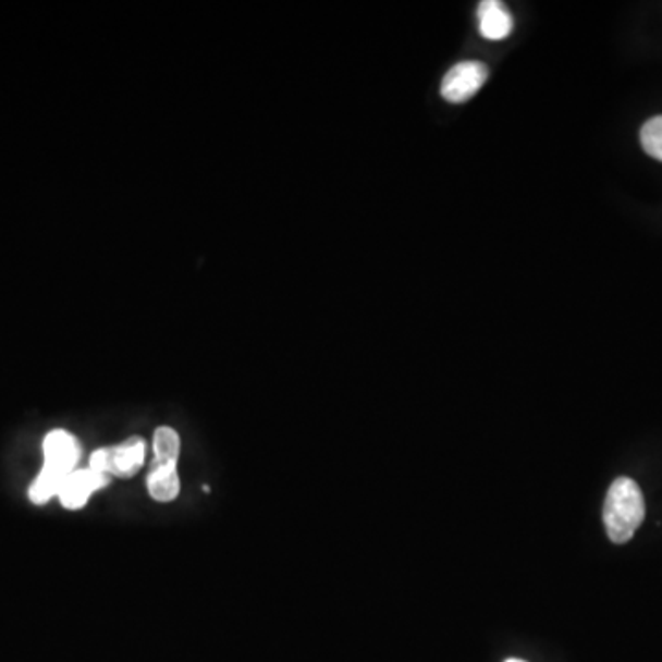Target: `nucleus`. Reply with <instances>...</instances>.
Segmentation results:
<instances>
[{"instance_id": "nucleus-6", "label": "nucleus", "mask_w": 662, "mask_h": 662, "mask_svg": "<svg viewBox=\"0 0 662 662\" xmlns=\"http://www.w3.org/2000/svg\"><path fill=\"white\" fill-rule=\"evenodd\" d=\"M480 34L490 41H501L514 30V19L510 15L504 4L497 0H486L480 2L479 10Z\"/></svg>"}, {"instance_id": "nucleus-3", "label": "nucleus", "mask_w": 662, "mask_h": 662, "mask_svg": "<svg viewBox=\"0 0 662 662\" xmlns=\"http://www.w3.org/2000/svg\"><path fill=\"white\" fill-rule=\"evenodd\" d=\"M146 442L140 437H133L114 448H103L90 456V469L98 474L117 475L120 479H130L144 466Z\"/></svg>"}, {"instance_id": "nucleus-7", "label": "nucleus", "mask_w": 662, "mask_h": 662, "mask_svg": "<svg viewBox=\"0 0 662 662\" xmlns=\"http://www.w3.org/2000/svg\"><path fill=\"white\" fill-rule=\"evenodd\" d=\"M154 466L162 469H177L181 438L172 427H159L154 438Z\"/></svg>"}, {"instance_id": "nucleus-5", "label": "nucleus", "mask_w": 662, "mask_h": 662, "mask_svg": "<svg viewBox=\"0 0 662 662\" xmlns=\"http://www.w3.org/2000/svg\"><path fill=\"white\" fill-rule=\"evenodd\" d=\"M109 480H111L109 475L98 474L90 467L89 469H76L66 477L58 497L65 508L79 510L89 503L90 495L95 491L106 488Z\"/></svg>"}, {"instance_id": "nucleus-8", "label": "nucleus", "mask_w": 662, "mask_h": 662, "mask_svg": "<svg viewBox=\"0 0 662 662\" xmlns=\"http://www.w3.org/2000/svg\"><path fill=\"white\" fill-rule=\"evenodd\" d=\"M149 495L154 497L159 503H170L175 501L181 491V480H179L177 469H162V467H151L148 475Z\"/></svg>"}, {"instance_id": "nucleus-9", "label": "nucleus", "mask_w": 662, "mask_h": 662, "mask_svg": "<svg viewBox=\"0 0 662 662\" xmlns=\"http://www.w3.org/2000/svg\"><path fill=\"white\" fill-rule=\"evenodd\" d=\"M640 144L646 154L662 162V114L648 120L640 130Z\"/></svg>"}, {"instance_id": "nucleus-10", "label": "nucleus", "mask_w": 662, "mask_h": 662, "mask_svg": "<svg viewBox=\"0 0 662 662\" xmlns=\"http://www.w3.org/2000/svg\"><path fill=\"white\" fill-rule=\"evenodd\" d=\"M504 662H527V661H520V659H506V661Z\"/></svg>"}, {"instance_id": "nucleus-1", "label": "nucleus", "mask_w": 662, "mask_h": 662, "mask_svg": "<svg viewBox=\"0 0 662 662\" xmlns=\"http://www.w3.org/2000/svg\"><path fill=\"white\" fill-rule=\"evenodd\" d=\"M42 451H45V466L30 488L32 503L36 504L48 503L53 495L60 493L66 477L72 471H76L82 455L76 438L61 429L48 432L42 442Z\"/></svg>"}, {"instance_id": "nucleus-2", "label": "nucleus", "mask_w": 662, "mask_h": 662, "mask_svg": "<svg viewBox=\"0 0 662 662\" xmlns=\"http://www.w3.org/2000/svg\"><path fill=\"white\" fill-rule=\"evenodd\" d=\"M646 515L645 495L635 480L621 477L603 503V525L611 541L624 544L635 536Z\"/></svg>"}, {"instance_id": "nucleus-4", "label": "nucleus", "mask_w": 662, "mask_h": 662, "mask_svg": "<svg viewBox=\"0 0 662 662\" xmlns=\"http://www.w3.org/2000/svg\"><path fill=\"white\" fill-rule=\"evenodd\" d=\"M488 79V66L479 61H466L453 66L445 74L440 93L451 103H464L471 100Z\"/></svg>"}]
</instances>
